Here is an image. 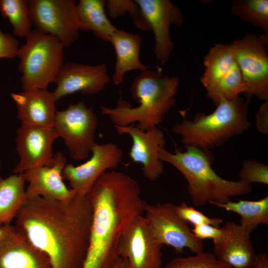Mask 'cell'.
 Returning a JSON list of instances; mask_svg holds the SVG:
<instances>
[{
    "instance_id": "obj_1",
    "label": "cell",
    "mask_w": 268,
    "mask_h": 268,
    "mask_svg": "<svg viewBox=\"0 0 268 268\" xmlns=\"http://www.w3.org/2000/svg\"><path fill=\"white\" fill-rule=\"evenodd\" d=\"M16 231L48 258L51 268H82L88 251L92 207L87 196L63 201L37 197L23 205Z\"/></svg>"
},
{
    "instance_id": "obj_2",
    "label": "cell",
    "mask_w": 268,
    "mask_h": 268,
    "mask_svg": "<svg viewBox=\"0 0 268 268\" xmlns=\"http://www.w3.org/2000/svg\"><path fill=\"white\" fill-rule=\"evenodd\" d=\"M134 178L106 171L87 195L92 207L89 245L82 268H109L119 257L120 241L133 221L143 215L146 202Z\"/></svg>"
},
{
    "instance_id": "obj_3",
    "label": "cell",
    "mask_w": 268,
    "mask_h": 268,
    "mask_svg": "<svg viewBox=\"0 0 268 268\" xmlns=\"http://www.w3.org/2000/svg\"><path fill=\"white\" fill-rule=\"evenodd\" d=\"M179 86L178 77L147 69L134 79L130 88L133 98L139 103L137 106L133 107L120 97L115 107L101 106V113L114 126H128L137 122V128L148 130L161 123L175 105Z\"/></svg>"
},
{
    "instance_id": "obj_4",
    "label": "cell",
    "mask_w": 268,
    "mask_h": 268,
    "mask_svg": "<svg viewBox=\"0 0 268 268\" xmlns=\"http://www.w3.org/2000/svg\"><path fill=\"white\" fill-rule=\"evenodd\" d=\"M185 151L175 149L174 153L165 147L159 151L162 161L175 167L188 183L187 191L194 206L209 203H225L233 197L250 193L252 184L240 180H229L219 176L211 167L213 156L210 150L187 147Z\"/></svg>"
},
{
    "instance_id": "obj_5",
    "label": "cell",
    "mask_w": 268,
    "mask_h": 268,
    "mask_svg": "<svg viewBox=\"0 0 268 268\" xmlns=\"http://www.w3.org/2000/svg\"><path fill=\"white\" fill-rule=\"evenodd\" d=\"M250 100L240 96L221 101L212 113H197L193 119L176 123L172 131L181 137L185 147L203 150L219 147L240 135L250 127L248 120Z\"/></svg>"
},
{
    "instance_id": "obj_6",
    "label": "cell",
    "mask_w": 268,
    "mask_h": 268,
    "mask_svg": "<svg viewBox=\"0 0 268 268\" xmlns=\"http://www.w3.org/2000/svg\"><path fill=\"white\" fill-rule=\"evenodd\" d=\"M64 47L53 36L36 29L30 32L17 55L23 90L47 89L54 82L64 64Z\"/></svg>"
},
{
    "instance_id": "obj_7",
    "label": "cell",
    "mask_w": 268,
    "mask_h": 268,
    "mask_svg": "<svg viewBox=\"0 0 268 268\" xmlns=\"http://www.w3.org/2000/svg\"><path fill=\"white\" fill-rule=\"evenodd\" d=\"M203 65L201 81L215 106L243 93L242 76L230 44H215L205 56Z\"/></svg>"
},
{
    "instance_id": "obj_8",
    "label": "cell",
    "mask_w": 268,
    "mask_h": 268,
    "mask_svg": "<svg viewBox=\"0 0 268 268\" xmlns=\"http://www.w3.org/2000/svg\"><path fill=\"white\" fill-rule=\"evenodd\" d=\"M267 43L260 36L247 33L230 44L242 76L243 94L268 100V54Z\"/></svg>"
},
{
    "instance_id": "obj_9",
    "label": "cell",
    "mask_w": 268,
    "mask_h": 268,
    "mask_svg": "<svg viewBox=\"0 0 268 268\" xmlns=\"http://www.w3.org/2000/svg\"><path fill=\"white\" fill-rule=\"evenodd\" d=\"M98 123L93 108L79 102L57 111L53 128L59 138L64 139L71 157L81 160L88 157L95 143Z\"/></svg>"
},
{
    "instance_id": "obj_10",
    "label": "cell",
    "mask_w": 268,
    "mask_h": 268,
    "mask_svg": "<svg viewBox=\"0 0 268 268\" xmlns=\"http://www.w3.org/2000/svg\"><path fill=\"white\" fill-rule=\"evenodd\" d=\"M143 216L162 246L172 247L178 253L183 252L185 248L194 254L204 252L203 241L194 235L188 223L178 215L175 204L170 202L147 204Z\"/></svg>"
},
{
    "instance_id": "obj_11",
    "label": "cell",
    "mask_w": 268,
    "mask_h": 268,
    "mask_svg": "<svg viewBox=\"0 0 268 268\" xmlns=\"http://www.w3.org/2000/svg\"><path fill=\"white\" fill-rule=\"evenodd\" d=\"M35 29L57 38L69 46L78 38L80 25L73 0H29Z\"/></svg>"
},
{
    "instance_id": "obj_12",
    "label": "cell",
    "mask_w": 268,
    "mask_h": 268,
    "mask_svg": "<svg viewBox=\"0 0 268 268\" xmlns=\"http://www.w3.org/2000/svg\"><path fill=\"white\" fill-rule=\"evenodd\" d=\"M91 152V157L84 163L78 166L67 164L63 170L64 179L68 181L70 189L76 195L87 196L104 172L119 165L123 155L121 148L112 142L95 143Z\"/></svg>"
},
{
    "instance_id": "obj_13",
    "label": "cell",
    "mask_w": 268,
    "mask_h": 268,
    "mask_svg": "<svg viewBox=\"0 0 268 268\" xmlns=\"http://www.w3.org/2000/svg\"><path fill=\"white\" fill-rule=\"evenodd\" d=\"M163 246L155 238L143 214L136 217L124 233L118 254L128 260L131 268H160Z\"/></svg>"
},
{
    "instance_id": "obj_14",
    "label": "cell",
    "mask_w": 268,
    "mask_h": 268,
    "mask_svg": "<svg viewBox=\"0 0 268 268\" xmlns=\"http://www.w3.org/2000/svg\"><path fill=\"white\" fill-rule=\"evenodd\" d=\"M59 136L53 127L21 126L15 139L19 161L14 174L43 166H52L55 162L53 144Z\"/></svg>"
},
{
    "instance_id": "obj_15",
    "label": "cell",
    "mask_w": 268,
    "mask_h": 268,
    "mask_svg": "<svg viewBox=\"0 0 268 268\" xmlns=\"http://www.w3.org/2000/svg\"><path fill=\"white\" fill-rule=\"evenodd\" d=\"M154 34V53L161 65L167 63L174 47L170 37L172 25L184 22L181 9L169 0H134Z\"/></svg>"
},
{
    "instance_id": "obj_16",
    "label": "cell",
    "mask_w": 268,
    "mask_h": 268,
    "mask_svg": "<svg viewBox=\"0 0 268 268\" xmlns=\"http://www.w3.org/2000/svg\"><path fill=\"white\" fill-rule=\"evenodd\" d=\"M114 127L118 134L131 136L133 141L129 155L133 162L142 165L143 175L152 181L158 179L164 170L159 157L160 150L166 142L163 132L157 126L145 131L134 124Z\"/></svg>"
},
{
    "instance_id": "obj_17",
    "label": "cell",
    "mask_w": 268,
    "mask_h": 268,
    "mask_svg": "<svg viewBox=\"0 0 268 268\" xmlns=\"http://www.w3.org/2000/svg\"><path fill=\"white\" fill-rule=\"evenodd\" d=\"M110 81L107 65L76 63L64 64L55 78L53 93L57 101L76 92L95 94L102 91Z\"/></svg>"
},
{
    "instance_id": "obj_18",
    "label": "cell",
    "mask_w": 268,
    "mask_h": 268,
    "mask_svg": "<svg viewBox=\"0 0 268 268\" xmlns=\"http://www.w3.org/2000/svg\"><path fill=\"white\" fill-rule=\"evenodd\" d=\"M52 166H43L27 170L22 174L28 183L26 194L28 200L41 197L63 201L71 200L76 194L63 181V170L67 164L66 157L60 152L55 154Z\"/></svg>"
},
{
    "instance_id": "obj_19",
    "label": "cell",
    "mask_w": 268,
    "mask_h": 268,
    "mask_svg": "<svg viewBox=\"0 0 268 268\" xmlns=\"http://www.w3.org/2000/svg\"><path fill=\"white\" fill-rule=\"evenodd\" d=\"M222 227L223 238L213 243V253L216 258L232 268H252L256 255L252 232L234 221L226 222Z\"/></svg>"
},
{
    "instance_id": "obj_20",
    "label": "cell",
    "mask_w": 268,
    "mask_h": 268,
    "mask_svg": "<svg viewBox=\"0 0 268 268\" xmlns=\"http://www.w3.org/2000/svg\"><path fill=\"white\" fill-rule=\"evenodd\" d=\"M11 96L21 126L53 127L57 100L53 92L47 89H35L11 93Z\"/></svg>"
},
{
    "instance_id": "obj_21",
    "label": "cell",
    "mask_w": 268,
    "mask_h": 268,
    "mask_svg": "<svg viewBox=\"0 0 268 268\" xmlns=\"http://www.w3.org/2000/svg\"><path fill=\"white\" fill-rule=\"evenodd\" d=\"M110 42L116 55L115 70L112 78L115 85L123 82L127 72L136 70L143 71L149 67L143 65L139 59L141 38L139 34L117 29L112 35Z\"/></svg>"
},
{
    "instance_id": "obj_22",
    "label": "cell",
    "mask_w": 268,
    "mask_h": 268,
    "mask_svg": "<svg viewBox=\"0 0 268 268\" xmlns=\"http://www.w3.org/2000/svg\"><path fill=\"white\" fill-rule=\"evenodd\" d=\"M0 268H51V266L45 254L16 231L0 246Z\"/></svg>"
},
{
    "instance_id": "obj_23",
    "label": "cell",
    "mask_w": 268,
    "mask_h": 268,
    "mask_svg": "<svg viewBox=\"0 0 268 268\" xmlns=\"http://www.w3.org/2000/svg\"><path fill=\"white\" fill-rule=\"evenodd\" d=\"M106 3L104 0H80L76 12L80 30L91 31L102 40L110 42L117 28L106 15Z\"/></svg>"
},
{
    "instance_id": "obj_24",
    "label": "cell",
    "mask_w": 268,
    "mask_h": 268,
    "mask_svg": "<svg viewBox=\"0 0 268 268\" xmlns=\"http://www.w3.org/2000/svg\"><path fill=\"white\" fill-rule=\"evenodd\" d=\"M22 174L0 177V227L10 224L27 201Z\"/></svg>"
},
{
    "instance_id": "obj_25",
    "label": "cell",
    "mask_w": 268,
    "mask_h": 268,
    "mask_svg": "<svg viewBox=\"0 0 268 268\" xmlns=\"http://www.w3.org/2000/svg\"><path fill=\"white\" fill-rule=\"evenodd\" d=\"M213 205L237 213L241 217L240 224L253 231L259 224L268 225V196L257 201H230Z\"/></svg>"
},
{
    "instance_id": "obj_26",
    "label": "cell",
    "mask_w": 268,
    "mask_h": 268,
    "mask_svg": "<svg viewBox=\"0 0 268 268\" xmlns=\"http://www.w3.org/2000/svg\"><path fill=\"white\" fill-rule=\"evenodd\" d=\"M230 11L241 20L260 28L261 36L268 42V0H234Z\"/></svg>"
},
{
    "instance_id": "obj_27",
    "label": "cell",
    "mask_w": 268,
    "mask_h": 268,
    "mask_svg": "<svg viewBox=\"0 0 268 268\" xmlns=\"http://www.w3.org/2000/svg\"><path fill=\"white\" fill-rule=\"evenodd\" d=\"M0 12L8 19L15 36L26 38L32 31L28 0H0Z\"/></svg>"
},
{
    "instance_id": "obj_28",
    "label": "cell",
    "mask_w": 268,
    "mask_h": 268,
    "mask_svg": "<svg viewBox=\"0 0 268 268\" xmlns=\"http://www.w3.org/2000/svg\"><path fill=\"white\" fill-rule=\"evenodd\" d=\"M106 7L110 17L116 18L128 13L135 26L143 31H150L149 24L135 0H108Z\"/></svg>"
},
{
    "instance_id": "obj_29",
    "label": "cell",
    "mask_w": 268,
    "mask_h": 268,
    "mask_svg": "<svg viewBox=\"0 0 268 268\" xmlns=\"http://www.w3.org/2000/svg\"><path fill=\"white\" fill-rule=\"evenodd\" d=\"M163 268H232L219 261L213 253L201 252L174 258Z\"/></svg>"
},
{
    "instance_id": "obj_30",
    "label": "cell",
    "mask_w": 268,
    "mask_h": 268,
    "mask_svg": "<svg viewBox=\"0 0 268 268\" xmlns=\"http://www.w3.org/2000/svg\"><path fill=\"white\" fill-rule=\"evenodd\" d=\"M240 180L250 184L253 183L268 185V166L259 161L247 159L242 162L238 174Z\"/></svg>"
},
{
    "instance_id": "obj_31",
    "label": "cell",
    "mask_w": 268,
    "mask_h": 268,
    "mask_svg": "<svg viewBox=\"0 0 268 268\" xmlns=\"http://www.w3.org/2000/svg\"><path fill=\"white\" fill-rule=\"evenodd\" d=\"M175 208L177 213L182 219L194 226L207 224L219 227L223 223V219L221 218L208 217L184 201L180 204L175 205Z\"/></svg>"
},
{
    "instance_id": "obj_32",
    "label": "cell",
    "mask_w": 268,
    "mask_h": 268,
    "mask_svg": "<svg viewBox=\"0 0 268 268\" xmlns=\"http://www.w3.org/2000/svg\"><path fill=\"white\" fill-rule=\"evenodd\" d=\"M191 229L197 238L202 241L211 239L213 243L221 241L225 234L222 227H215L207 224L195 225Z\"/></svg>"
},
{
    "instance_id": "obj_33",
    "label": "cell",
    "mask_w": 268,
    "mask_h": 268,
    "mask_svg": "<svg viewBox=\"0 0 268 268\" xmlns=\"http://www.w3.org/2000/svg\"><path fill=\"white\" fill-rule=\"evenodd\" d=\"M19 42L11 34L0 30V59L17 57Z\"/></svg>"
},
{
    "instance_id": "obj_34",
    "label": "cell",
    "mask_w": 268,
    "mask_h": 268,
    "mask_svg": "<svg viewBox=\"0 0 268 268\" xmlns=\"http://www.w3.org/2000/svg\"><path fill=\"white\" fill-rule=\"evenodd\" d=\"M256 128L262 134H268V100L264 101L256 114Z\"/></svg>"
},
{
    "instance_id": "obj_35",
    "label": "cell",
    "mask_w": 268,
    "mask_h": 268,
    "mask_svg": "<svg viewBox=\"0 0 268 268\" xmlns=\"http://www.w3.org/2000/svg\"><path fill=\"white\" fill-rule=\"evenodd\" d=\"M16 232L14 226L7 224L0 227V246L10 239Z\"/></svg>"
},
{
    "instance_id": "obj_36",
    "label": "cell",
    "mask_w": 268,
    "mask_h": 268,
    "mask_svg": "<svg viewBox=\"0 0 268 268\" xmlns=\"http://www.w3.org/2000/svg\"><path fill=\"white\" fill-rule=\"evenodd\" d=\"M252 268H268V257L266 253L256 255Z\"/></svg>"
},
{
    "instance_id": "obj_37",
    "label": "cell",
    "mask_w": 268,
    "mask_h": 268,
    "mask_svg": "<svg viewBox=\"0 0 268 268\" xmlns=\"http://www.w3.org/2000/svg\"><path fill=\"white\" fill-rule=\"evenodd\" d=\"M109 268H131L128 260L119 256Z\"/></svg>"
},
{
    "instance_id": "obj_38",
    "label": "cell",
    "mask_w": 268,
    "mask_h": 268,
    "mask_svg": "<svg viewBox=\"0 0 268 268\" xmlns=\"http://www.w3.org/2000/svg\"><path fill=\"white\" fill-rule=\"evenodd\" d=\"M0 166H1V164H0Z\"/></svg>"
}]
</instances>
